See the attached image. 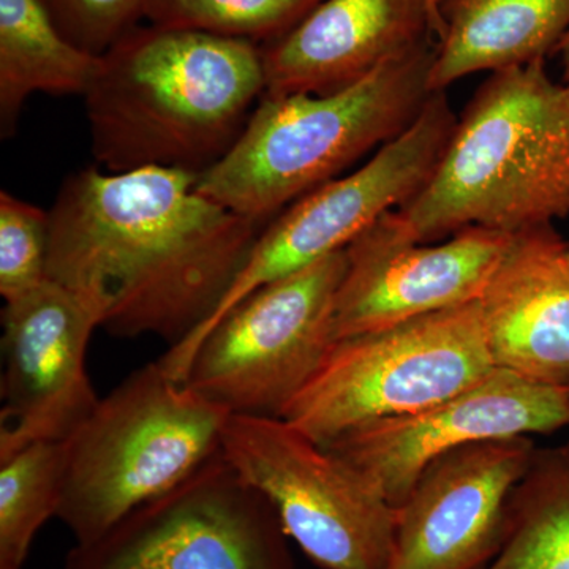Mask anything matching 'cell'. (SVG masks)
Segmentation results:
<instances>
[{
  "mask_svg": "<svg viewBox=\"0 0 569 569\" xmlns=\"http://www.w3.org/2000/svg\"><path fill=\"white\" fill-rule=\"evenodd\" d=\"M173 168L71 174L52 204L48 279L102 301L112 336L173 347L212 316L263 227Z\"/></svg>",
  "mask_w": 569,
  "mask_h": 569,
  "instance_id": "6da1fadb",
  "label": "cell"
},
{
  "mask_svg": "<svg viewBox=\"0 0 569 569\" xmlns=\"http://www.w3.org/2000/svg\"><path fill=\"white\" fill-rule=\"evenodd\" d=\"M264 92L260 44L134 26L100 56L82 96L93 157L110 173H204L233 148Z\"/></svg>",
  "mask_w": 569,
  "mask_h": 569,
  "instance_id": "7a4b0ae2",
  "label": "cell"
},
{
  "mask_svg": "<svg viewBox=\"0 0 569 569\" xmlns=\"http://www.w3.org/2000/svg\"><path fill=\"white\" fill-rule=\"evenodd\" d=\"M569 216V84L546 61L490 73L458 119L437 170L387 213L406 241L478 227L518 234Z\"/></svg>",
  "mask_w": 569,
  "mask_h": 569,
  "instance_id": "3957f363",
  "label": "cell"
},
{
  "mask_svg": "<svg viewBox=\"0 0 569 569\" xmlns=\"http://www.w3.org/2000/svg\"><path fill=\"white\" fill-rule=\"evenodd\" d=\"M436 58L432 39L342 91L261 97L230 152L198 176L197 189L264 228L406 132L433 93Z\"/></svg>",
  "mask_w": 569,
  "mask_h": 569,
  "instance_id": "277c9868",
  "label": "cell"
},
{
  "mask_svg": "<svg viewBox=\"0 0 569 569\" xmlns=\"http://www.w3.org/2000/svg\"><path fill=\"white\" fill-rule=\"evenodd\" d=\"M228 417L159 362L140 367L66 440L56 518L74 545L96 541L216 456Z\"/></svg>",
  "mask_w": 569,
  "mask_h": 569,
  "instance_id": "5b68a950",
  "label": "cell"
},
{
  "mask_svg": "<svg viewBox=\"0 0 569 569\" xmlns=\"http://www.w3.org/2000/svg\"><path fill=\"white\" fill-rule=\"evenodd\" d=\"M493 369L478 299L339 340L282 418L326 447L358 427L437 406Z\"/></svg>",
  "mask_w": 569,
  "mask_h": 569,
  "instance_id": "8992f818",
  "label": "cell"
},
{
  "mask_svg": "<svg viewBox=\"0 0 569 569\" xmlns=\"http://www.w3.org/2000/svg\"><path fill=\"white\" fill-rule=\"evenodd\" d=\"M456 123L447 92H433L417 121L365 167L305 194L266 224L212 316L162 356L167 370L186 376L206 332L247 296L346 249L385 213L410 201L437 170Z\"/></svg>",
  "mask_w": 569,
  "mask_h": 569,
  "instance_id": "52a82bcc",
  "label": "cell"
},
{
  "mask_svg": "<svg viewBox=\"0 0 569 569\" xmlns=\"http://www.w3.org/2000/svg\"><path fill=\"white\" fill-rule=\"evenodd\" d=\"M220 449L317 567L388 568L397 509L347 460L287 419L246 415L228 417Z\"/></svg>",
  "mask_w": 569,
  "mask_h": 569,
  "instance_id": "ba28073f",
  "label": "cell"
},
{
  "mask_svg": "<svg viewBox=\"0 0 569 569\" xmlns=\"http://www.w3.org/2000/svg\"><path fill=\"white\" fill-rule=\"evenodd\" d=\"M346 249L253 291L206 332L183 383L230 415L282 418L335 346Z\"/></svg>",
  "mask_w": 569,
  "mask_h": 569,
  "instance_id": "9c48e42d",
  "label": "cell"
},
{
  "mask_svg": "<svg viewBox=\"0 0 569 569\" xmlns=\"http://www.w3.org/2000/svg\"><path fill=\"white\" fill-rule=\"evenodd\" d=\"M288 539L268 498L220 449L96 541L74 545L66 569H295Z\"/></svg>",
  "mask_w": 569,
  "mask_h": 569,
  "instance_id": "30bf717a",
  "label": "cell"
},
{
  "mask_svg": "<svg viewBox=\"0 0 569 569\" xmlns=\"http://www.w3.org/2000/svg\"><path fill=\"white\" fill-rule=\"evenodd\" d=\"M102 301L48 279L2 310L0 459L39 441L69 440L100 397L86 369Z\"/></svg>",
  "mask_w": 569,
  "mask_h": 569,
  "instance_id": "8fae6325",
  "label": "cell"
},
{
  "mask_svg": "<svg viewBox=\"0 0 569 569\" xmlns=\"http://www.w3.org/2000/svg\"><path fill=\"white\" fill-rule=\"evenodd\" d=\"M565 427L569 429V389L497 367L479 383L437 406L358 427L325 448L361 471L399 508L425 468L451 449Z\"/></svg>",
  "mask_w": 569,
  "mask_h": 569,
  "instance_id": "7c38bea8",
  "label": "cell"
},
{
  "mask_svg": "<svg viewBox=\"0 0 569 569\" xmlns=\"http://www.w3.org/2000/svg\"><path fill=\"white\" fill-rule=\"evenodd\" d=\"M512 234L471 227L441 244L406 241L387 213L346 247L335 342L478 301Z\"/></svg>",
  "mask_w": 569,
  "mask_h": 569,
  "instance_id": "4fadbf2b",
  "label": "cell"
},
{
  "mask_svg": "<svg viewBox=\"0 0 569 569\" xmlns=\"http://www.w3.org/2000/svg\"><path fill=\"white\" fill-rule=\"evenodd\" d=\"M530 437L475 441L432 460L397 509L387 569H486L503 546Z\"/></svg>",
  "mask_w": 569,
  "mask_h": 569,
  "instance_id": "5bb4252c",
  "label": "cell"
},
{
  "mask_svg": "<svg viewBox=\"0 0 569 569\" xmlns=\"http://www.w3.org/2000/svg\"><path fill=\"white\" fill-rule=\"evenodd\" d=\"M432 39L429 0H323L261 47L264 96L342 91Z\"/></svg>",
  "mask_w": 569,
  "mask_h": 569,
  "instance_id": "9a60e30c",
  "label": "cell"
},
{
  "mask_svg": "<svg viewBox=\"0 0 569 569\" xmlns=\"http://www.w3.org/2000/svg\"><path fill=\"white\" fill-rule=\"evenodd\" d=\"M569 246L552 224L512 234L479 298L493 366L569 389Z\"/></svg>",
  "mask_w": 569,
  "mask_h": 569,
  "instance_id": "2e32d148",
  "label": "cell"
},
{
  "mask_svg": "<svg viewBox=\"0 0 569 569\" xmlns=\"http://www.w3.org/2000/svg\"><path fill=\"white\" fill-rule=\"evenodd\" d=\"M437 13L432 92L477 71L546 61L569 32V0H437Z\"/></svg>",
  "mask_w": 569,
  "mask_h": 569,
  "instance_id": "e0dca14e",
  "label": "cell"
},
{
  "mask_svg": "<svg viewBox=\"0 0 569 569\" xmlns=\"http://www.w3.org/2000/svg\"><path fill=\"white\" fill-rule=\"evenodd\" d=\"M99 61L59 31L43 0H0L2 138L14 132L32 93L84 96Z\"/></svg>",
  "mask_w": 569,
  "mask_h": 569,
  "instance_id": "ac0fdd59",
  "label": "cell"
},
{
  "mask_svg": "<svg viewBox=\"0 0 569 569\" xmlns=\"http://www.w3.org/2000/svg\"><path fill=\"white\" fill-rule=\"evenodd\" d=\"M486 569H569V436L535 449L509 498L503 546Z\"/></svg>",
  "mask_w": 569,
  "mask_h": 569,
  "instance_id": "d6986e66",
  "label": "cell"
},
{
  "mask_svg": "<svg viewBox=\"0 0 569 569\" xmlns=\"http://www.w3.org/2000/svg\"><path fill=\"white\" fill-rule=\"evenodd\" d=\"M66 441H39L0 459V569H22L33 539L58 515Z\"/></svg>",
  "mask_w": 569,
  "mask_h": 569,
  "instance_id": "ffe728a7",
  "label": "cell"
},
{
  "mask_svg": "<svg viewBox=\"0 0 569 569\" xmlns=\"http://www.w3.org/2000/svg\"><path fill=\"white\" fill-rule=\"evenodd\" d=\"M323 0H144L142 18L160 28L189 29L271 43Z\"/></svg>",
  "mask_w": 569,
  "mask_h": 569,
  "instance_id": "44dd1931",
  "label": "cell"
},
{
  "mask_svg": "<svg viewBox=\"0 0 569 569\" xmlns=\"http://www.w3.org/2000/svg\"><path fill=\"white\" fill-rule=\"evenodd\" d=\"M50 212L0 193V295L11 302L48 280Z\"/></svg>",
  "mask_w": 569,
  "mask_h": 569,
  "instance_id": "7402d4cb",
  "label": "cell"
},
{
  "mask_svg": "<svg viewBox=\"0 0 569 569\" xmlns=\"http://www.w3.org/2000/svg\"><path fill=\"white\" fill-rule=\"evenodd\" d=\"M52 20L81 50L102 56L138 26L144 0H43Z\"/></svg>",
  "mask_w": 569,
  "mask_h": 569,
  "instance_id": "603a6c76",
  "label": "cell"
},
{
  "mask_svg": "<svg viewBox=\"0 0 569 569\" xmlns=\"http://www.w3.org/2000/svg\"><path fill=\"white\" fill-rule=\"evenodd\" d=\"M559 52L561 54V63H563V80L569 84V32L561 41Z\"/></svg>",
  "mask_w": 569,
  "mask_h": 569,
  "instance_id": "cb8c5ba5",
  "label": "cell"
},
{
  "mask_svg": "<svg viewBox=\"0 0 569 569\" xmlns=\"http://www.w3.org/2000/svg\"><path fill=\"white\" fill-rule=\"evenodd\" d=\"M430 9H432L433 13V20H436V37L437 41L440 40L441 37V24H440V18H438L437 13V0H429Z\"/></svg>",
  "mask_w": 569,
  "mask_h": 569,
  "instance_id": "d4e9b609",
  "label": "cell"
},
{
  "mask_svg": "<svg viewBox=\"0 0 569 569\" xmlns=\"http://www.w3.org/2000/svg\"><path fill=\"white\" fill-rule=\"evenodd\" d=\"M567 260H568V264H569V250H568V253H567Z\"/></svg>",
  "mask_w": 569,
  "mask_h": 569,
  "instance_id": "484cf974",
  "label": "cell"
}]
</instances>
